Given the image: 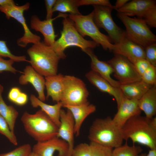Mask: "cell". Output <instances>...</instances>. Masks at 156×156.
<instances>
[{
  "label": "cell",
  "instance_id": "1",
  "mask_svg": "<svg viewBox=\"0 0 156 156\" xmlns=\"http://www.w3.org/2000/svg\"><path fill=\"white\" fill-rule=\"evenodd\" d=\"M124 140L131 139L149 148L156 149V118L139 115L129 119L121 128Z\"/></svg>",
  "mask_w": 156,
  "mask_h": 156
},
{
  "label": "cell",
  "instance_id": "2",
  "mask_svg": "<svg viewBox=\"0 0 156 156\" xmlns=\"http://www.w3.org/2000/svg\"><path fill=\"white\" fill-rule=\"evenodd\" d=\"M21 120L26 132L37 142L57 136L58 127L41 109L33 114L24 112Z\"/></svg>",
  "mask_w": 156,
  "mask_h": 156
},
{
  "label": "cell",
  "instance_id": "3",
  "mask_svg": "<svg viewBox=\"0 0 156 156\" xmlns=\"http://www.w3.org/2000/svg\"><path fill=\"white\" fill-rule=\"evenodd\" d=\"M88 138L90 142L113 148L122 144L124 139L122 129L108 116L97 118L90 127Z\"/></svg>",
  "mask_w": 156,
  "mask_h": 156
},
{
  "label": "cell",
  "instance_id": "4",
  "mask_svg": "<svg viewBox=\"0 0 156 156\" xmlns=\"http://www.w3.org/2000/svg\"><path fill=\"white\" fill-rule=\"evenodd\" d=\"M27 53L30 58L29 62L38 73L45 77L57 74L60 59L51 47L40 41L33 44Z\"/></svg>",
  "mask_w": 156,
  "mask_h": 156
},
{
  "label": "cell",
  "instance_id": "5",
  "mask_svg": "<svg viewBox=\"0 0 156 156\" xmlns=\"http://www.w3.org/2000/svg\"><path fill=\"white\" fill-rule=\"evenodd\" d=\"M62 24L63 29L60 37L51 47L60 59L66 57L65 50L70 47H78L83 51L89 48L93 49L99 46L93 40L84 39L78 32L73 22L69 18H64Z\"/></svg>",
  "mask_w": 156,
  "mask_h": 156
},
{
  "label": "cell",
  "instance_id": "6",
  "mask_svg": "<svg viewBox=\"0 0 156 156\" xmlns=\"http://www.w3.org/2000/svg\"><path fill=\"white\" fill-rule=\"evenodd\" d=\"M69 18L73 22L79 33L83 37L88 36L106 50L112 51L114 45L108 36L102 33L94 23L93 12L87 15H68Z\"/></svg>",
  "mask_w": 156,
  "mask_h": 156
},
{
  "label": "cell",
  "instance_id": "7",
  "mask_svg": "<svg viewBox=\"0 0 156 156\" xmlns=\"http://www.w3.org/2000/svg\"><path fill=\"white\" fill-rule=\"evenodd\" d=\"M117 15L125 27L126 36L131 40L144 49L156 43V36L143 19L132 18L119 12Z\"/></svg>",
  "mask_w": 156,
  "mask_h": 156
},
{
  "label": "cell",
  "instance_id": "8",
  "mask_svg": "<svg viewBox=\"0 0 156 156\" xmlns=\"http://www.w3.org/2000/svg\"><path fill=\"white\" fill-rule=\"evenodd\" d=\"M88 91L84 83L74 76H64L63 88L60 102L65 106L78 105L88 102Z\"/></svg>",
  "mask_w": 156,
  "mask_h": 156
},
{
  "label": "cell",
  "instance_id": "9",
  "mask_svg": "<svg viewBox=\"0 0 156 156\" xmlns=\"http://www.w3.org/2000/svg\"><path fill=\"white\" fill-rule=\"evenodd\" d=\"M30 5L29 2L21 6L16 5L14 2L0 5V11L5 14L8 19L13 18L22 26L24 33L22 37L18 39L17 44L18 46L23 48L25 47L29 44H33L39 42L41 39L40 36L31 32L24 16V12L29 9Z\"/></svg>",
  "mask_w": 156,
  "mask_h": 156
},
{
  "label": "cell",
  "instance_id": "10",
  "mask_svg": "<svg viewBox=\"0 0 156 156\" xmlns=\"http://www.w3.org/2000/svg\"><path fill=\"white\" fill-rule=\"evenodd\" d=\"M92 6L93 20L97 26L105 30L113 44L119 43L125 36V33L114 21L111 14L113 9L105 6Z\"/></svg>",
  "mask_w": 156,
  "mask_h": 156
},
{
  "label": "cell",
  "instance_id": "11",
  "mask_svg": "<svg viewBox=\"0 0 156 156\" xmlns=\"http://www.w3.org/2000/svg\"><path fill=\"white\" fill-rule=\"evenodd\" d=\"M107 62L112 67L114 76L121 85L131 83L141 80V76L133 64L126 57L114 54Z\"/></svg>",
  "mask_w": 156,
  "mask_h": 156
},
{
  "label": "cell",
  "instance_id": "12",
  "mask_svg": "<svg viewBox=\"0 0 156 156\" xmlns=\"http://www.w3.org/2000/svg\"><path fill=\"white\" fill-rule=\"evenodd\" d=\"M68 150V144L57 136L48 140L37 142L32 148V152L39 156H53L56 151L58 156H67Z\"/></svg>",
  "mask_w": 156,
  "mask_h": 156
},
{
  "label": "cell",
  "instance_id": "13",
  "mask_svg": "<svg viewBox=\"0 0 156 156\" xmlns=\"http://www.w3.org/2000/svg\"><path fill=\"white\" fill-rule=\"evenodd\" d=\"M60 124L57 137L68 144V150L67 156H71L74 147L75 123L70 112L61 109L60 113Z\"/></svg>",
  "mask_w": 156,
  "mask_h": 156
},
{
  "label": "cell",
  "instance_id": "14",
  "mask_svg": "<svg viewBox=\"0 0 156 156\" xmlns=\"http://www.w3.org/2000/svg\"><path fill=\"white\" fill-rule=\"evenodd\" d=\"M68 15L60 13L57 16L50 19L41 21L36 15H33L30 19V26L32 29L41 33L44 37L43 42L46 45L52 47L55 41L57 35L55 34L53 21L59 17H67Z\"/></svg>",
  "mask_w": 156,
  "mask_h": 156
},
{
  "label": "cell",
  "instance_id": "15",
  "mask_svg": "<svg viewBox=\"0 0 156 156\" xmlns=\"http://www.w3.org/2000/svg\"><path fill=\"white\" fill-rule=\"evenodd\" d=\"M114 44L112 51L114 54L122 56L133 63L138 60L145 59L144 49L131 40L126 35L119 43Z\"/></svg>",
  "mask_w": 156,
  "mask_h": 156
},
{
  "label": "cell",
  "instance_id": "16",
  "mask_svg": "<svg viewBox=\"0 0 156 156\" xmlns=\"http://www.w3.org/2000/svg\"><path fill=\"white\" fill-rule=\"evenodd\" d=\"M118 109L112 120L116 125L121 128L131 118L140 115L142 111L138 100L129 99L124 97Z\"/></svg>",
  "mask_w": 156,
  "mask_h": 156
},
{
  "label": "cell",
  "instance_id": "17",
  "mask_svg": "<svg viewBox=\"0 0 156 156\" xmlns=\"http://www.w3.org/2000/svg\"><path fill=\"white\" fill-rule=\"evenodd\" d=\"M21 85H25L29 83L31 84L38 94V98L44 102L46 99L44 93L45 79L43 77L37 72L30 65L27 66L24 70L23 74L18 79Z\"/></svg>",
  "mask_w": 156,
  "mask_h": 156
},
{
  "label": "cell",
  "instance_id": "18",
  "mask_svg": "<svg viewBox=\"0 0 156 156\" xmlns=\"http://www.w3.org/2000/svg\"><path fill=\"white\" fill-rule=\"evenodd\" d=\"M92 49L89 48L83 51L91 59L92 70L98 74L114 87L119 88L121 85L120 82L114 79L111 77V75L114 73L112 67L107 62L99 60Z\"/></svg>",
  "mask_w": 156,
  "mask_h": 156
},
{
  "label": "cell",
  "instance_id": "19",
  "mask_svg": "<svg viewBox=\"0 0 156 156\" xmlns=\"http://www.w3.org/2000/svg\"><path fill=\"white\" fill-rule=\"evenodd\" d=\"M85 76L88 80L100 91L106 93L115 98L119 107L124 97L119 88L114 87L107 80L97 73L91 70L87 73Z\"/></svg>",
  "mask_w": 156,
  "mask_h": 156
},
{
  "label": "cell",
  "instance_id": "20",
  "mask_svg": "<svg viewBox=\"0 0 156 156\" xmlns=\"http://www.w3.org/2000/svg\"><path fill=\"white\" fill-rule=\"evenodd\" d=\"M156 6L155 0H133L129 1L117 11L128 16H136L142 18L152 8Z\"/></svg>",
  "mask_w": 156,
  "mask_h": 156
},
{
  "label": "cell",
  "instance_id": "21",
  "mask_svg": "<svg viewBox=\"0 0 156 156\" xmlns=\"http://www.w3.org/2000/svg\"><path fill=\"white\" fill-rule=\"evenodd\" d=\"M63 107L69 110L72 114L74 121L75 134L77 137L80 135L81 125L85 119L96 109V106L89 101L79 105H66Z\"/></svg>",
  "mask_w": 156,
  "mask_h": 156
},
{
  "label": "cell",
  "instance_id": "22",
  "mask_svg": "<svg viewBox=\"0 0 156 156\" xmlns=\"http://www.w3.org/2000/svg\"><path fill=\"white\" fill-rule=\"evenodd\" d=\"M64 76L61 73L45 77L47 90L46 99L49 97L57 103L60 101L63 88Z\"/></svg>",
  "mask_w": 156,
  "mask_h": 156
},
{
  "label": "cell",
  "instance_id": "23",
  "mask_svg": "<svg viewBox=\"0 0 156 156\" xmlns=\"http://www.w3.org/2000/svg\"><path fill=\"white\" fill-rule=\"evenodd\" d=\"M31 104L33 107L36 108L39 107L50 119L57 125L58 127L60 124V113L63 105L61 102L51 105L47 104L39 99L34 94H31L30 96Z\"/></svg>",
  "mask_w": 156,
  "mask_h": 156
},
{
  "label": "cell",
  "instance_id": "24",
  "mask_svg": "<svg viewBox=\"0 0 156 156\" xmlns=\"http://www.w3.org/2000/svg\"><path fill=\"white\" fill-rule=\"evenodd\" d=\"M152 86L141 80L128 84L121 85L119 88L125 98L138 100Z\"/></svg>",
  "mask_w": 156,
  "mask_h": 156
},
{
  "label": "cell",
  "instance_id": "25",
  "mask_svg": "<svg viewBox=\"0 0 156 156\" xmlns=\"http://www.w3.org/2000/svg\"><path fill=\"white\" fill-rule=\"evenodd\" d=\"M139 105L145 116L149 118L156 114V85L152 86L138 100Z\"/></svg>",
  "mask_w": 156,
  "mask_h": 156
},
{
  "label": "cell",
  "instance_id": "26",
  "mask_svg": "<svg viewBox=\"0 0 156 156\" xmlns=\"http://www.w3.org/2000/svg\"><path fill=\"white\" fill-rule=\"evenodd\" d=\"M3 90V87L0 84V114L6 120L11 130L14 132L18 112L14 106L8 105L5 103L2 95Z\"/></svg>",
  "mask_w": 156,
  "mask_h": 156
},
{
  "label": "cell",
  "instance_id": "27",
  "mask_svg": "<svg viewBox=\"0 0 156 156\" xmlns=\"http://www.w3.org/2000/svg\"><path fill=\"white\" fill-rule=\"evenodd\" d=\"M78 0H56L54 5L53 11L63 13L69 12L70 14L76 15L81 14L78 7Z\"/></svg>",
  "mask_w": 156,
  "mask_h": 156
},
{
  "label": "cell",
  "instance_id": "28",
  "mask_svg": "<svg viewBox=\"0 0 156 156\" xmlns=\"http://www.w3.org/2000/svg\"><path fill=\"white\" fill-rule=\"evenodd\" d=\"M142 151L140 146H130L126 143L114 148L112 150V156H138Z\"/></svg>",
  "mask_w": 156,
  "mask_h": 156
},
{
  "label": "cell",
  "instance_id": "29",
  "mask_svg": "<svg viewBox=\"0 0 156 156\" xmlns=\"http://www.w3.org/2000/svg\"><path fill=\"white\" fill-rule=\"evenodd\" d=\"M0 133L5 137L14 145L18 144L16 137L14 132L10 129L7 122L0 114Z\"/></svg>",
  "mask_w": 156,
  "mask_h": 156
},
{
  "label": "cell",
  "instance_id": "30",
  "mask_svg": "<svg viewBox=\"0 0 156 156\" xmlns=\"http://www.w3.org/2000/svg\"><path fill=\"white\" fill-rule=\"evenodd\" d=\"M0 56L8 57L14 62L27 61L25 56H17L13 54L7 45L6 42L0 40Z\"/></svg>",
  "mask_w": 156,
  "mask_h": 156
},
{
  "label": "cell",
  "instance_id": "31",
  "mask_svg": "<svg viewBox=\"0 0 156 156\" xmlns=\"http://www.w3.org/2000/svg\"><path fill=\"white\" fill-rule=\"evenodd\" d=\"M89 144L91 156H112V148L92 142Z\"/></svg>",
  "mask_w": 156,
  "mask_h": 156
},
{
  "label": "cell",
  "instance_id": "32",
  "mask_svg": "<svg viewBox=\"0 0 156 156\" xmlns=\"http://www.w3.org/2000/svg\"><path fill=\"white\" fill-rule=\"evenodd\" d=\"M32 152V148L28 144H23L13 150L0 154V156H29Z\"/></svg>",
  "mask_w": 156,
  "mask_h": 156
},
{
  "label": "cell",
  "instance_id": "33",
  "mask_svg": "<svg viewBox=\"0 0 156 156\" xmlns=\"http://www.w3.org/2000/svg\"><path fill=\"white\" fill-rule=\"evenodd\" d=\"M141 80L151 86L156 85V67L151 65L141 76Z\"/></svg>",
  "mask_w": 156,
  "mask_h": 156
},
{
  "label": "cell",
  "instance_id": "34",
  "mask_svg": "<svg viewBox=\"0 0 156 156\" xmlns=\"http://www.w3.org/2000/svg\"><path fill=\"white\" fill-rule=\"evenodd\" d=\"M71 156H91L90 144L82 143L77 145L74 147Z\"/></svg>",
  "mask_w": 156,
  "mask_h": 156
},
{
  "label": "cell",
  "instance_id": "35",
  "mask_svg": "<svg viewBox=\"0 0 156 156\" xmlns=\"http://www.w3.org/2000/svg\"><path fill=\"white\" fill-rule=\"evenodd\" d=\"M145 59L151 65L156 67V43L144 48Z\"/></svg>",
  "mask_w": 156,
  "mask_h": 156
},
{
  "label": "cell",
  "instance_id": "36",
  "mask_svg": "<svg viewBox=\"0 0 156 156\" xmlns=\"http://www.w3.org/2000/svg\"><path fill=\"white\" fill-rule=\"evenodd\" d=\"M150 28L156 27V6L151 8L143 18Z\"/></svg>",
  "mask_w": 156,
  "mask_h": 156
},
{
  "label": "cell",
  "instance_id": "37",
  "mask_svg": "<svg viewBox=\"0 0 156 156\" xmlns=\"http://www.w3.org/2000/svg\"><path fill=\"white\" fill-rule=\"evenodd\" d=\"M14 62L11 59L5 60L0 56V73L8 71L15 74L18 70L13 66Z\"/></svg>",
  "mask_w": 156,
  "mask_h": 156
},
{
  "label": "cell",
  "instance_id": "38",
  "mask_svg": "<svg viewBox=\"0 0 156 156\" xmlns=\"http://www.w3.org/2000/svg\"><path fill=\"white\" fill-rule=\"evenodd\" d=\"M77 2L79 7L82 5H99L109 7L114 9V5L108 0H78Z\"/></svg>",
  "mask_w": 156,
  "mask_h": 156
},
{
  "label": "cell",
  "instance_id": "39",
  "mask_svg": "<svg viewBox=\"0 0 156 156\" xmlns=\"http://www.w3.org/2000/svg\"><path fill=\"white\" fill-rule=\"evenodd\" d=\"M133 64L136 70L141 77L148 67L151 65L145 59L138 60Z\"/></svg>",
  "mask_w": 156,
  "mask_h": 156
},
{
  "label": "cell",
  "instance_id": "40",
  "mask_svg": "<svg viewBox=\"0 0 156 156\" xmlns=\"http://www.w3.org/2000/svg\"><path fill=\"white\" fill-rule=\"evenodd\" d=\"M56 0H45V4L47 11L46 19L48 20L52 18L54 5Z\"/></svg>",
  "mask_w": 156,
  "mask_h": 156
},
{
  "label": "cell",
  "instance_id": "41",
  "mask_svg": "<svg viewBox=\"0 0 156 156\" xmlns=\"http://www.w3.org/2000/svg\"><path fill=\"white\" fill-rule=\"evenodd\" d=\"M22 92L20 89L17 87H13L10 90L8 95L9 100L14 103L19 96Z\"/></svg>",
  "mask_w": 156,
  "mask_h": 156
},
{
  "label": "cell",
  "instance_id": "42",
  "mask_svg": "<svg viewBox=\"0 0 156 156\" xmlns=\"http://www.w3.org/2000/svg\"><path fill=\"white\" fill-rule=\"evenodd\" d=\"M28 100L27 95L25 93L21 92L14 103L19 106H22L27 103Z\"/></svg>",
  "mask_w": 156,
  "mask_h": 156
},
{
  "label": "cell",
  "instance_id": "43",
  "mask_svg": "<svg viewBox=\"0 0 156 156\" xmlns=\"http://www.w3.org/2000/svg\"><path fill=\"white\" fill-rule=\"evenodd\" d=\"M129 1V0H117L115 5H114V9L118 11Z\"/></svg>",
  "mask_w": 156,
  "mask_h": 156
},
{
  "label": "cell",
  "instance_id": "44",
  "mask_svg": "<svg viewBox=\"0 0 156 156\" xmlns=\"http://www.w3.org/2000/svg\"><path fill=\"white\" fill-rule=\"evenodd\" d=\"M146 156H156V149H150Z\"/></svg>",
  "mask_w": 156,
  "mask_h": 156
},
{
  "label": "cell",
  "instance_id": "45",
  "mask_svg": "<svg viewBox=\"0 0 156 156\" xmlns=\"http://www.w3.org/2000/svg\"><path fill=\"white\" fill-rule=\"evenodd\" d=\"M14 2L12 0H0V5H2Z\"/></svg>",
  "mask_w": 156,
  "mask_h": 156
},
{
  "label": "cell",
  "instance_id": "46",
  "mask_svg": "<svg viewBox=\"0 0 156 156\" xmlns=\"http://www.w3.org/2000/svg\"><path fill=\"white\" fill-rule=\"evenodd\" d=\"M29 156H39L38 155L32 152Z\"/></svg>",
  "mask_w": 156,
  "mask_h": 156
},
{
  "label": "cell",
  "instance_id": "47",
  "mask_svg": "<svg viewBox=\"0 0 156 156\" xmlns=\"http://www.w3.org/2000/svg\"><path fill=\"white\" fill-rule=\"evenodd\" d=\"M146 153H142L140 154L138 156H146Z\"/></svg>",
  "mask_w": 156,
  "mask_h": 156
}]
</instances>
